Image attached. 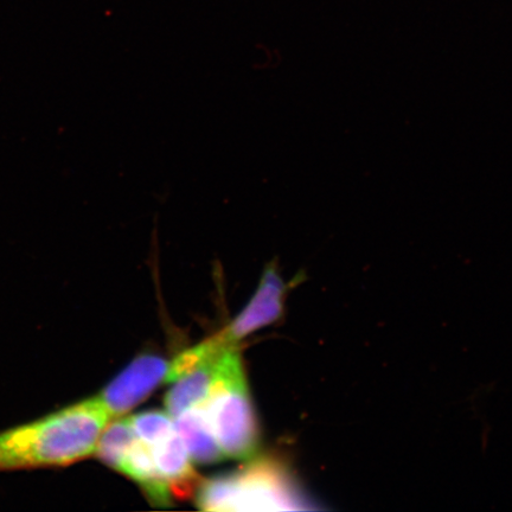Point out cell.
Returning a JSON list of instances; mask_svg holds the SVG:
<instances>
[{"label":"cell","mask_w":512,"mask_h":512,"mask_svg":"<svg viewBox=\"0 0 512 512\" xmlns=\"http://www.w3.org/2000/svg\"><path fill=\"white\" fill-rule=\"evenodd\" d=\"M174 424L195 463L213 465L226 459L201 406L177 416Z\"/></svg>","instance_id":"9c48e42d"},{"label":"cell","mask_w":512,"mask_h":512,"mask_svg":"<svg viewBox=\"0 0 512 512\" xmlns=\"http://www.w3.org/2000/svg\"><path fill=\"white\" fill-rule=\"evenodd\" d=\"M113 418L96 395L0 433V472L69 466L96 453Z\"/></svg>","instance_id":"6da1fadb"},{"label":"cell","mask_w":512,"mask_h":512,"mask_svg":"<svg viewBox=\"0 0 512 512\" xmlns=\"http://www.w3.org/2000/svg\"><path fill=\"white\" fill-rule=\"evenodd\" d=\"M149 446L159 475L170 486L172 496L185 499L195 494L201 484L200 479L192 469L187 447L176 430Z\"/></svg>","instance_id":"52a82bcc"},{"label":"cell","mask_w":512,"mask_h":512,"mask_svg":"<svg viewBox=\"0 0 512 512\" xmlns=\"http://www.w3.org/2000/svg\"><path fill=\"white\" fill-rule=\"evenodd\" d=\"M137 438L145 444H156L175 432L174 418L168 412L147 411L128 418Z\"/></svg>","instance_id":"30bf717a"},{"label":"cell","mask_w":512,"mask_h":512,"mask_svg":"<svg viewBox=\"0 0 512 512\" xmlns=\"http://www.w3.org/2000/svg\"><path fill=\"white\" fill-rule=\"evenodd\" d=\"M169 364L164 357L155 354L140 355L108 383L98 396L113 420L123 418L149 398L165 381Z\"/></svg>","instance_id":"5b68a950"},{"label":"cell","mask_w":512,"mask_h":512,"mask_svg":"<svg viewBox=\"0 0 512 512\" xmlns=\"http://www.w3.org/2000/svg\"><path fill=\"white\" fill-rule=\"evenodd\" d=\"M226 458L248 460L260 445V430L241 356L236 347L217 357L215 382L201 406Z\"/></svg>","instance_id":"7a4b0ae2"},{"label":"cell","mask_w":512,"mask_h":512,"mask_svg":"<svg viewBox=\"0 0 512 512\" xmlns=\"http://www.w3.org/2000/svg\"><path fill=\"white\" fill-rule=\"evenodd\" d=\"M287 285L275 258L264 268L262 277L251 302L220 334L215 335L224 347H236L253 332L271 325L283 316Z\"/></svg>","instance_id":"8992f818"},{"label":"cell","mask_w":512,"mask_h":512,"mask_svg":"<svg viewBox=\"0 0 512 512\" xmlns=\"http://www.w3.org/2000/svg\"><path fill=\"white\" fill-rule=\"evenodd\" d=\"M95 456L142 488L150 502L166 507L174 501L170 486L160 477L151 448L137 438L128 418H118L102 434Z\"/></svg>","instance_id":"277c9868"},{"label":"cell","mask_w":512,"mask_h":512,"mask_svg":"<svg viewBox=\"0 0 512 512\" xmlns=\"http://www.w3.org/2000/svg\"><path fill=\"white\" fill-rule=\"evenodd\" d=\"M196 502L204 511L310 509L290 473L272 459L206 480L198 486Z\"/></svg>","instance_id":"3957f363"},{"label":"cell","mask_w":512,"mask_h":512,"mask_svg":"<svg viewBox=\"0 0 512 512\" xmlns=\"http://www.w3.org/2000/svg\"><path fill=\"white\" fill-rule=\"evenodd\" d=\"M220 355L208 358L171 382L172 386L165 395V407L172 418L200 407L207 401L214 386L216 361Z\"/></svg>","instance_id":"ba28073f"}]
</instances>
